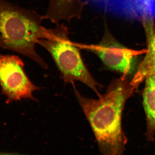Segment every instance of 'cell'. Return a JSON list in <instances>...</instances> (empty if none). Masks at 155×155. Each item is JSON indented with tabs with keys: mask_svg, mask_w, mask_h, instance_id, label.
Instances as JSON below:
<instances>
[{
	"mask_svg": "<svg viewBox=\"0 0 155 155\" xmlns=\"http://www.w3.org/2000/svg\"><path fill=\"white\" fill-rule=\"evenodd\" d=\"M73 86L101 152L104 155L122 154L127 139L122 130V112L126 101L134 91L127 77L113 81L106 93L98 99L82 96Z\"/></svg>",
	"mask_w": 155,
	"mask_h": 155,
	"instance_id": "obj_1",
	"label": "cell"
},
{
	"mask_svg": "<svg viewBox=\"0 0 155 155\" xmlns=\"http://www.w3.org/2000/svg\"><path fill=\"white\" fill-rule=\"evenodd\" d=\"M43 19V16L35 11L0 0V49L25 56L47 69V64L35 50L38 41L46 33Z\"/></svg>",
	"mask_w": 155,
	"mask_h": 155,
	"instance_id": "obj_2",
	"label": "cell"
},
{
	"mask_svg": "<svg viewBox=\"0 0 155 155\" xmlns=\"http://www.w3.org/2000/svg\"><path fill=\"white\" fill-rule=\"evenodd\" d=\"M37 44L45 49L51 55L65 82L80 81L88 86L98 97L100 86L84 63L76 44L70 41L68 28L64 25L54 28H46L45 36Z\"/></svg>",
	"mask_w": 155,
	"mask_h": 155,
	"instance_id": "obj_3",
	"label": "cell"
},
{
	"mask_svg": "<svg viewBox=\"0 0 155 155\" xmlns=\"http://www.w3.org/2000/svg\"><path fill=\"white\" fill-rule=\"evenodd\" d=\"M0 86L8 103L22 99L36 101L33 93L40 89L26 75L24 63L19 57L1 54Z\"/></svg>",
	"mask_w": 155,
	"mask_h": 155,
	"instance_id": "obj_4",
	"label": "cell"
},
{
	"mask_svg": "<svg viewBox=\"0 0 155 155\" xmlns=\"http://www.w3.org/2000/svg\"><path fill=\"white\" fill-rule=\"evenodd\" d=\"M78 45L94 53L106 66L122 73L124 77L133 72L137 56L147 51H134L123 46L113 37L107 27L98 44Z\"/></svg>",
	"mask_w": 155,
	"mask_h": 155,
	"instance_id": "obj_5",
	"label": "cell"
},
{
	"mask_svg": "<svg viewBox=\"0 0 155 155\" xmlns=\"http://www.w3.org/2000/svg\"><path fill=\"white\" fill-rule=\"evenodd\" d=\"M147 43L146 55L139 65L137 71L130 81L134 91L149 75L155 73V26L151 17L142 19Z\"/></svg>",
	"mask_w": 155,
	"mask_h": 155,
	"instance_id": "obj_6",
	"label": "cell"
},
{
	"mask_svg": "<svg viewBox=\"0 0 155 155\" xmlns=\"http://www.w3.org/2000/svg\"><path fill=\"white\" fill-rule=\"evenodd\" d=\"M85 5L81 0H50L43 17L54 23L62 20L69 21L80 18Z\"/></svg>",
	"mask_w": 155,
	"mask_h": 155,
	"instance_id": "obj_7",
	"label": "cell"
},
{
	"mask_svg": "<svg viewBox=\"0 0 155 155\" xmlns=\"http://www.w3.org/2000/svg\"><path fill=\"white\" fill-rule=\"evenodd\" d=\"M155 0H114L110 12L136 19L151 17Z\"/></svg>",
	"mask_w": 155,
	"mask_h": 155,
	"instance_id": "obj_8",
	"label": "cell"
},
{
	"mask_svg": "<svg viewBox=\"0 0 155 155\" xmlns=\"http://www.w3.org/2000/svg\"><path fill=\"white\" fill-rule=\"evenodd\" d=\"M143 94V105L146 116L147 136L155 141V73L145 79Z\"/></svg>",
	"mask_w": 155,
	"mask_h": 155,
	"instance_id": "obj_9",
	"label": "cell"
},
{
	"mask_svg": "<svg viewBox=\"0 0 155 155\" xmlns=\"http://www.w3.org/2000/svg\"><path fill=\"white\" fill-rule=\"evenodd\" d=\"M85 5H89L101 9L104 11L110 12L114 0H81Z\"/></svg>",
	"mask_w": 155,
	"mask_h": 155,
	"instance_id": "obj_10",
	"label": "cell"
}]
</instances>
